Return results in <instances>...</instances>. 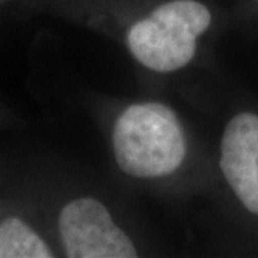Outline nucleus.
I'll return each instance as SVG.
<instances>
[{
  "label": "nucleus",
  "instance_id": "f257e3e1",
  "mask_svg": "<svg viewBox=\"0 0 258 258\" xmlns=\"http://www.w3.org/2000/svg\"><path fill=\"white\" fill-rule=\"evenodd\" d=\"M113 161L137 181H161L176 174L188 157V137L174 108L159 101L129 103L113 120Z\"/></svg>",
  "mask_w": 258,
  "mask_h": 258
},
{
  "label": "nucleus",
  "instance_id": "f03ea898",
  "mask_svg": "<svg viewBox=\"0 0 258 258\" xmlns=\"http://www.w3.org/2000/svg\"><path fill=\"white\" fill-rule=\"evenodd\" d=\"M217 23L218 13L205 0H159L129 23L125 43L142 68L174 74L197 57L203 39Z\"/></svg>",
  "mask_w": 258,
  "mask_h": 258
},
{
  "label": "nucleus",
  "instance_id": "7ed1b4c3",
  "mask_svg": "<svg viewBox=\"0 0 258 258\" xmlns=\"http://www.w3.org/2000/svg\"><path fill=\"white\" fill-rule=\"evenodd\" d=\"M217 169L237 220L258 235V106L241 105L227 118Z\"/></svg>",
  "mask_w": 258,
  "mask_h": 258
},
{
  "label": "nucleus",
  "instance_id": "20e7f679",
  "mask_svg": "<svg viewBox=\"0 0 258 258\" xmlns=\"http://www.w3.org/2000/svg\"><path fill=\"white\" fill-rule=\"evenodd\" d=\"M57 231L69 258H134L139 251L128 231L115 220L108 205L92 195L64 204L57 217Z\"/></svg>",
  "mask_w": 258,
  "mask_h": 258
},
{
  "label": "nucleus",
  "instance_id": "39448f33",
  "mask_svg": "<svg viewBox=\"0 0 258 258\" xmlns=\"http://www.w3.org/2000/svg\"><path fill=\"white\" fill-rule=\"evenodd\" d=\"M53 251L36 231L18 217L0 222V258H50Z\"/></svg>",
  "mask_w": 258,
  "mask_h": 258
},
{
  "label": "nucleus",
  "instance_id": "423d86ee",
  "mask_svg": "<svg viewBox=\"0 0 258 258\" xmlns=\"http://www.w3.org/2000/svg\"><path fill=\"white\" fill-rule=\"evenodd\" d=\"M254 2H255V3H257V5H258V0H254Z\"/></svg>",
  "mask_w": 258,
  "mask_h": 258
}]
</instances>
